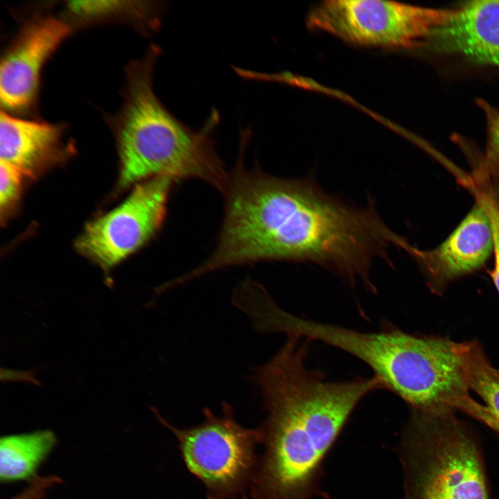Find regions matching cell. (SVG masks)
Segmentation results:
<instances>
[{
  "label": "cell",
  "instance_id": "10",
  "mask_svg": "<svg viewBox=\"0 0 499 499\" xmlns=\"http://www.w3.org/2000/svg\"><path fill=\"white\" fill-rule=\"evenodd\" d=\"M427 41L439 52L499 65V1H470L452 10Z\"/></svg>",
  "mask_w": 499,
  "mask_h": 499
},
{
  "label": "cell",
  "instance_id": "1",
  "mask_svg": "<svg viewBox=\"0 0 499 499\" xmlns=\"http://www.w3.org/2000/svg\"><path fill=\"white\" fill-rule=\"evenodd\" d=\"M245 147L222 194L225 213L217 245L193 270L195 277L263 261L313 262L349 283L373 288V259L386 256L399 236L373 207L359 209L323 191L310 178L274 177L247 168Z\"/></svg>",
  "mask_w": 499,
  "mask_h": 499
},
{
  "label": "cell",
  "instance_id": "4",
  "mask_svg": "<svg viewBox=\"0 0 499 499\" xmlns=\"http://www.w3.org/2000/svg\"><path fill=\"white\" fill-rule=\"evenodd\" d=\"M331 344L365 362L387 389L410 407L411 414H439L453 409L470 413L469 395L456 342L420 337L387 324L376 332L343 326Z\"/></svg>",
  "mask_w": 499,
  "mask_h": 499
},
{
  "label": "cell",
  "instance_id": "16",
  "mask_svg": "<svg viewBox=\"0 0 499 499\" xmlns=\"http://www.w3.org/2000/svg\"><path fill=\"white\" fill-rule=\"evenodd\" d=\"M22 175L12 166L0 161V211L2 219L6 218L19 199Z\"/></svg>",
  "mask_w": 499,
  "mask_h": 499
},
{
  "label": "cell",
  "instance_id": "13",
  "mask_svg": "<svg viewBox=\"0 0 499 499\" xmlns=\"http://www.w3.org/2000/svg\"><path fill=\"white\" fill-rule=\"evenodd\" d=\"M56 444L55 434L48 430L10 435L0 441L1 482L33 477Z\"/></svg>",
  "mask_w": 499,
  "mask_h": 499
},
{
  "label": "cell",
  "instance_id": "20",
  "mask_svg": "<svg viewBox=\"0 0 499 499\" xmlns=\"http://www.w3.org/2000/svg\"><path fill=\"white\" fill-rule=\"evenodd\" d=\"M491 210L499 228V213L493 208H491Z\"/></svg>",
  "mask_w": 499,
  "mask_h": 499
},
{
  "label": "cell",
  "instance_id": "7",
  "mask_svg": "<svg viewBox=\"0 0 499 499\" xmlns=\"http://www.w3.org/2000/svg\"><path fill=\"white\" fill-rule=\"evenodd\" d=\"M451 11L388 1L329 0L312 8L307 24L358 46L411 49L427 41Z\"/></svg>",
  "mask_w": 499,
  "mask_h": 499
},
{
  "label": "cell",
  "instance_id": "17",
  "mask_svg": "<svg viewBox=\"0 0 499 499\" xmlns=\"http://www.w3.org/2000/svg\"><path fill=\"white\" fill-rule=\"evenodd\" d=\"M487 123V157L490 162L499 165V109L481 100Z\"/></svg>",
  "mask_w": 499,
  "mask_h": 499
},
{
  "label": "cell",
  "instance_id": "8",
  "mask_svg": "<svg viewBox=\"0 0 499 499\" xmlns=\"http://www.w3.org/2000/svg\"><path fill=\"white\" fill-rule=\"evenodd\" d=\"M174 182L158 176L137 184L121 204L85 227L78 251L108 270L138 250L161 227Z\"/></svg>",
  "mask_w": 499,
  "mask_h": 499
},
{
  "label": "cell",
  "instance_id": "11",
  "mask_svg": "<svg viewBox=\"0 0 499 499\" xmlns=\"http://www.w3.org/2000/svg\"><path fill=\"white\" fill-rule=\"evenodd\" d=\"M438 280H448L480 267L494 249L493 222L489 206L478 203L455 230L436 250L421 252L408 244Z\"/></svg>",
  "mask_w": 499,
  "mask_h": 499
},
{
  "label": "cell",
  "instance_id": "3",
  "mask_svg": "<svg viewBox=\"0 0 499 499\" xmlns=\"http://www.w3.org/2000/svg\"><path fill=\"white\" fill-rule=\"evenodd\" d=\"M160 50L150 48L131 67L127 100L118 126L121 160L119 185L165 176L174 181L198 179L221 193L227 173L211 137L219 123L213 110L198 130L173 116L152 87V72Z\"/></svg>",
  "mask_w": 499,
  "mask_h": 499
},
{
  "label": "cell",
  "instance_id": "15",
  "mask_svg": "<svg viewBox=\"0 0 499 499\" xmlns=\"http://www.w3.org/2000/svg\"><path fill=\"white\" fill-rule=\"evenodd\" d=\"M160 3L151 5L150 2L140 1H71L68 7L76 15L85 19L128 12L154 29L159 27L161 23L164 6Z\"/></svg>",
  "mask_w": 499,
  "mask_h": 499
},
{
  "label": "cell",
  "instance_id": "9",
  "mask_svg": "<svg viewBox=\"0 0 499 499\" xmlns=\"http://www.w3.org/2000/svg\"><path fill=\"white\" fill-rule=\"evenodd\" d=\"M70 33L66 22L53 17L35 20L23 29L1 61L2 107L21 111L33 104L43 64Z\"/></svg>",
  "mask_w": 499,
  "mask_h": 499
},
{
  "label": "cell",
  "instance_id": "2",
  "mask_svg": "<svg viewBox=\"0 0 499 499\" xmlns=\"http://www.w3.org/2000/svg\"><path fill=\"white\" fill-rule=\"evenodd\" d=\"M310 340L292 335L253 378L266 417L259 428L262 455L252 480L253 499H310L317 493L323 462L359 403L383 389L358 377L327 380L306 366Z\"/></svg>",
  "mask_w": 499,
  "mask_h": 499
},
{
  "label": "cell",
  "instance_id": "14",
  "mask_svg": "<svg viewBox=\"0 0 499 499\" xmlns=\"http://www.w3.org/2000/svg\"><path fill=\"white\" fill-rule=\"evenodd\" d=\"M469 389L486 403L488 426L499 432V372L492 367L476 342H456Z\"/></svg>",
  "mask_w": 499,
  "mask_h": 499
},
{
  "label": "cell",
  "instance_id": "6",
  "mask_svg": "<svg viewBox=\"0 0 499 499\" xmlns=\"http://www.w3.org/2000/svg\"><path fill=\"white\" fill-rule=\"evenodd\" d=\"M152 410L175 436L187 469L204 484L208 499L245 498L259 462V428L241 426L227 402H222L220 414L204 408L201 423L183 428Z\"/></svg>",
  "mask_w": 499,
  "mask_h": 499
},
{
  "label": "cell",
  "instance_id": "18",
  "mask_svg": "<svg viewBox=\"0 0 499 499\" xmlns=\"http://www.w3.org/2000/svg\"><path fill=\"white\" fill-rule=\"evenodd\" d=\"M1 379L4 381H23L40 385V382L34 377L33 371L1 369Z\"/></svg>",
  "mask_w": 499,
  "mask_h": 499
},
{
  "label": "cell",
  "instance_id": "12",
  "mask_svg": "<svg viewBox=\"0 0 499 499\" xmlns=\"http://www.w3.org/2000/svg\"><path fill=\"white\" fill-rule=\"evenodd\" d=\"M61 127L20 119L1 111L0 161L35 177L64 155Z\"/></svg>",
  "mask_w": 499,
  "mask_h": 499
},
{
  "label": "cell",
  "instance_id": "5",
  "mask_svg": "<svg viewBox=\"0 0 499 499\" xmlns=\"http://www.w3.org/2000/svg\"><path fill=\"white\" fill-rule=\"evenodd\" d=\"M450 412L411 415L400 446L405 499H488L477 446Z\"/></svg>",
  "mask_w": 499,
  "mask_h": 499
},
{
  "label": "cell",
  "instance_id": "19",
  "mask_svg": "<svg viewBox=\"0 0 499 499\" xmlns=\"http://www.w3.org/2000/svg\"><path fill=\"white\" fill-rule=\"evenodd\" d=\"M490 211L491 213L493 222V235H494V254H495V263L494 268L491 272V277L493 280L494 284L499 292V228L497 222L493 214L491 208L490 207Z\"/></svg>",
  "mask_w": 499,
  "mask_h": 499
}]
</instances>
